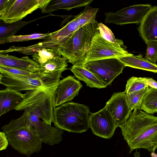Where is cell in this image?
Segmentation results:
<instances>
[{"label": "cell", "mask_w": 157, "mask_h": 157, "mask_svg": "<svg viewBox=\"0 0 157 157\" xmlns=\"http://www.w3.org/2000/svg\"><path fill=\"white\" fill-rule=\"evenodd\" d=\"M119 127L130 153L140 148L154 153L157 148V117L137 107Z\"/></svg>", "instance_id": "1"}, {"label": "cell", "mask_w": 157, "mask_h": 157, "mask_svg": "<svg viewBox=\"0 0 157 157\" xmlns=\"http://www.w3.org/2000/svg\"><path fill=\"white\" fill-rule=\"evenodd\" d=\"M11 147L28 157L40 151L42 142L34 128L27 123L26 111L2 128Z\"/></svg>", "instance_id": "2"}, {"label": "cell", "mask_w": 157, "mask_h": 157, "mask_svg": "<svg viewBox=\"0 0 157 157\" xmlns=\"http://www.w3.org/2000/svg\"><path fill=\"white\" fill-rule=\"evenodd\" d=\"M95 20L78 29L63 44L58 46L63 57L73 65L83 66L86 53L94 37L99 33Z\"/></svg>", "instance_id": "3"}, {"label": "cell", "mask_w": 157, "mask_h": 157, "mask_svg": "<svg viewBox=\"0 0 157 157\" xmlns=\"http://www.w3.org/2000/svg\"><path fill=\"white\" fill-rule=\"evenodd\" d=\"M90 113L88 106L67 102L56 107L52 122L55 127L63 130L81 133L89 128Z\"/></svg>", "instance_id": "4"}, {"label": "cell", "mask_w": 157, "mask_h": 157, "mask_svg": "<svg viewBox=\"0 0 157 157\" xmlns=\"http://www.w3.org/2000/svg\"><path fill=\"white\" fill-rule=\"evenodd\" d=\"M59 83L27 91L25 94V99L15 110L21 111L27 108H37L40 118L44 123L51 125L56 107V91Z\"/></svg>", "instance_id": "5"}, {"label": "cell", "mask_w": 157, "mask_h": 157, "mask_svg": "<svg viewBox=\"0 0 157 157\" xmlns=\"http://www.w3.org/2000/svg\"><path fill=\"white\" fill-rule=\"evenodd\" d=\"M123 47L104 39L99 33L93 38L87 51L83 65L88 62L130 55Z\"/></svg>", "instance_id": "6"}, {"label": "cell", "mask_w": 157, "mask_h": 157, "mask_svg": "<svg viewBox=\"0 0 157 157\" xmlns=\"http://www.w3.org/2000/svg\"><path fill=\"white\" fill-rule=\"evenodd\" d=\"M99 9L88 6L61 29L51 33L49 38L58 46L64 44L78 29L95 20Z\"/></svg>", "instance_id": "7"}, {"label": "cell", "mask_w": 157, "mask_h": 157, "mask_svg": "<svg viewBox=\"0 0 157 157\" xmlns=\"http://www.w3.org/2000/svg\"><path fill=\"white\" fill-rule=\"evenodd\" d=\"M83 66L93 73L106 87L110 85L126 67L117 58L88 62Z\"/></svg>", "instance_id": "8"}, {"label": "cell", "mask_w": 157, "mask_h": 157, "mask_svg": "<svg viewBox=\"0 0 157 157\" xmlns=\"http://www.w3.org/2000/svg\"><path fill=\"white\" fill-rule=\"evenodd\" d=\"M50 0H12L9 6L0 12V20L6 23L21 21L38 8L41 10Z\"/></svg>", "instance_id": "9"}, {"label": "cell", "mask_w": 157, "mask_h": 157, "mask_svg": "<svg viewBox=\"0 0 157 157\" xmlns=\"http://www.w3.org/2000/svg\"><path fill=\"white\" fill-rule=\"evenodd\" d=\"M24 110L28 123L34 128L42 143L52 146L62 141L63 130L42 121L37 108H27Z\"/></svg>", "instance_id": "10"}, {"label": "cell", "mask_w": 157, "mask_h": 157, "mask_svg": "<svg viewBox=\"0 0 157 157\" xmlns=\"http://www.w3.org/2000/svg\"><path fill=\"white\" fill-rule=\"evenodd\" d=\"M151 7L150 4H139L124 8L115 12H105L104 21L105 23L118 25L140 23Z\"/></svg>", "instance_id": "11"}, {"label": "cell", "mask_w": 157, "mask_h": 157, "mask_svg": "<svg viewBox=\"0 0 157 157\" xmlns=\"http://www.w3.org/2000/svg\"><path fill=\"white\" fill-rule=\"evenodd\" d=\"M89 126L93 134L107 139L113 136L118 127L105 107L96 113H90Z\"/></svg>", "instance_id": "12"}, {"label": "cell", "mask_w": 157, "mask_h": 157, "mask_svg": "<svg viewBox=\"0 0 157 157\" xmlns=\"http://www.w3.org/2000/svg\"><path fill=\"white\" fill-rule=\"evenodd\" d=\"M67 59L63 57L55 58L40 64L38 75L45 85L58 83L61 74L68 69Z\"/></svg>", "instance_id": "13"}, {"label": "cell", "mask_w": 157, "mask_h": 157, "mask_svg": "<svg viewBox=\"0 0 157 157\" xmlns=\"http://www.w3.org/2000/svg\"><path fill=\"white\" fill-rule=\"evenodd\" d=\"M0 83L6 88L18 92L33 90L47 86L44 85L40 78L5 72H0Z\"/></svg>", "instance_id": "14"}, {"label": "cell", "mask_w": 157, "mask_h": 157, "mask_svg": "<svg viewBox=\"0 0 157 157\" xmlns=\"http://www.w3.org/2000/svg\"><path fill=\"white\" fill-rule=\"evenodd\" d=\"M118 125L127 120L131 113L125 91L114 93L105 107Z\"/></svg>", "instance_id": "15"}, {"label": "cell", "mask_w": 157, "mask_h": 157, "mask_svg": "<svg viewBox=\"0 0 157 157\" xmlns=\"http://www.w3.org/2000/svg\"><path fill=\"white\" fill-rule=\"evenodd\" d=\"M82 86L80 82L72 76L60 80L56 91V106L72 100L78 95Z\"/></svg>", "instance_id": "16"}, {"label": "cell", "mask_w": 157, "mask_h": 157, "mask_svg": "<svg viewBox=\"0 0 157 157\" xmlns=\"http://www.w3.org/2000/svg\"><path fill=\"white\" fill-rule=\"evenodd\" d=\"M138 30L146 44L157 42V6H151L146 13L140 23Z\"/></svg>", "instance_id": "17"}, {"label": "cell", "mask_w": 157, "mask_h": 157, "mask_svg": "<svg viewBox=\"0 0 157 157\" xmlns=\"http://www.w3.org/2000/svg\"><path fill=\"white\" fill-rule=\"evenodd\" d=\"M0 65L37 73L40 64L27 56L20 58L7 54L0 53Z\"/></svg>", "instance_id": "18"}, {"label": "cell", "mask_w": 157, "mask_h": 157, "mask_svg": "<svg viewBox=\"0 0 157 157\" xmlns=\"http://www.w3.org/2000/svg\"><path fill=\"white\" fill-rule=\"evenodd\" d=\"M25 94L6 88L0 90V116L15 109L25 99Z\"/></svg>", "instance_id": "19"}, {"label": "cell", "mask_w": 157, "mask_h": 157, "mask_svg": "<svg viewBox=\"0 0 157 157\" xmlns=\"http://www.w3.org/2000/svg\"><path fill=\"white\" fill-rule=\"evenodd\" d=\"M93 0H50L43 9L42 13H50L59 9L70 10L74 8H78L89 6Z\"/></svg>", "instance_id": "20"}, {"label": "cell", "mask_w": 157, "mask_h": 157, "mask_svg": "<svg viewBox=\"0 0 157 157\" xmlns=\"http://www.w3.org/2000/svg\"><path fill=\"white\" fill-rule=\"evenodd\" d=\"M118 59L126 67L157 73V64L153 63L143 58L140 55L134 56L131 54L129 55Z\"/></svg>", "instance_id": "21"}, {"label": "cell", "mask_w": 157, "mask_h": 157, "mask_svg": "<svg viewBox=\"0 0 157 157\" xmlns=\"http://www.w3.org/2000/svg\"><path fill=\"white\" fill-rule=\"evenodd\" d=\"M78 79L84 81L90 87L101 88L106 87L91 72L83 66L73 65L70 69Z\"/></svg>", "instance_id": "22"}, {"label": "cell", "mask_w": 157, "mask_h": 157, "mask_svg": "<svg viewBox=\"0 0 157 157\" xmlns=\"http://www.w3.org/2000/svg\"><path fill=\"white\" fill-rule=\"evenodd\" d=\"M58 46L49 39L42 42L27 47H18L13 45L6 49L1 50L0 53L5 54L12 52H17L25 55H33L43 48Z\"/></svg>", "instance_id": "23"}, {"label": "cell", "mask_w": 157, "mask_h": 157, "mask_svg": "<svg viewBox=\"0 0 157 157\" xmlns=\"http://www.w3.org/2000/svg\"><path fill=\"white\" fill-rule=\"evenodd\" d=\"M41 18V17L28 21L21 20L10 24L6 23L2 21V22L0 21V44H4L7 38L14 35L24 26Z\"/></svg>", "instance_id": "24"}, {"label": "cell", "mask_w": 157, "mask_h": 157, "mask_svg": "<svg viewBox=\"0 0 157 157\" xmlns=\"http://www.w3.org/2000/svg\"><path fill=\"white\" fill-rule=\"evenodd\" d=\"M140 109L151 114L157 113V89L149 87Z\"/></svg>", "instance_id": "25"}, {"label": "cell", "mask_w": 157, "mask_h": 157, "mask_svg": "<svg viewBox=\"0 0 157 157\" xmlns=\"http://www.w3.org/2000/svg\"><path fill=\"white\" fill-rule=\"evenodd\" d=\"M60 50L58 47L43 48L32 55L35 61L39 64L55 58L61 57Z\"/></svg>", "instance_id": "26"}, {"label": "cell", "mask_w": 157, "mask_h": 157, "mask_svg": "<svg viewBox=\"0 0 157 157\" xmlns=\"http://www.w3.org/2000/svg\"><path fill=\"white\" fill-rule=\"evenodd\" d=\"M149 86L139 91L131 94H126V98L130 110L140 107Z\"/></svg>", "instance_id": "27"}, {"label": "cell", "mask_w": 157, "mask_h": 157, "mask_svg": "<svg viewBox=\"0 0 157 157\" xmlns=\"http://www.w3.org/2000/svg\"><path fill=\"white\" fill-rule=\"evenodd\" d=\"M51 33H33L27 35H13L9 37L5 42L6 43L22 42L36 39H48L50 38Z\"/></svg>", "instance_id": "28"}, {"label": "cell", "mask_w": 157, "mask_h": 157, "mask_svg": "<svg viewBox=\"0 0 157 157\" xmlns=\"http://www.w3.org/2000/svg\"><path fill=\"white\" fill-rule=\"evenodd\" d=\"M148 86L139 77L132 76L127 81L125 92L128 94L142 90Z\"/></svg>", "instance_id": "29"}, {"label": "cell", "mask_w": 157, "mask_h": 157, "mask_svg": "<svg viewBox=\"0 0 157 157\" xmlns=\"http://www.w3.org/2000/svg\"><path fill=\"white\" fill-rule=\"evenodd\" d=\"M99 33L106 40L115 43L123 47H126L123 41L116 39L111 29L103 24L100 23L98 24Z\"/></svg>", "instance_id": "30"}, {"label": "cell", "mask_w": 157, "mask_h": 157, "mask_svg": "<svg viewBox=\"0 0 157 157\" xmlns=\"http://www.w3.org/2000/svg\"><path fill=\"white\" fill-rule=\"evenodd\" d=\"M0 72H5L13 75L40 78L37 72H32L21 69L0 65Z\"/></svg>", "instance_id": "31"}, {"label": "cell", "mask_w": 157, "mask_h": 157, "mask_svg": "<svg viewBox=\"0 0 157 157\" xmlns=\"http://www.w3.org/2000/svg\"><path fill=\"white\" fill-rule=\"evenodd\" d=\"M145 59L151 63L156 64L157 60V42L152 41L146 44Z\"/></svg>", "instance_id": "32"}, {"label": "cell", "mask_w": 157, "mask_h": 157, "mask_svg": "<svg viewBox=\"0 0 157 157\" xmlns=\"http://www.w3.org/2000/svg\"><path fill=\"white\" fill-rule=\"evenodd\" d=\"M9 143L5 134L3 132H0V151L5 150Z\"/></svg>", "instance_id": "33"}, {"label": "cell", "mask_w": 157, "mask_h": 157, "mask_svg": "<svg viewBox=\"0 0 157 157\" xmlns=\"http://www.w3.org/2000/svg\"><path fill=\"white\" fill-rule=\"evenodd\" d=\"M140 79L145 82L149 87L157 89V81L152 78L149 77H139Z\"/></svg>", "instance_id": "34"}, {"label": "cell", "mask_w": 157, "mask_h": 157, "mask_svg": "<svg viewBox=\"0 0 157 157\" xmlns=\"http://www.w3.org/2000/svg\"><path fill=\"white\" fill-rule=\"evenodd\" d=\"M12 0H0V12L5 9L10 5Z\"/></svg>", "instance_id": "35"}, {"label": "cell", "mask_w": 157, "mask_h": 157, "mask_svg": "<svg viewBox=\"0 0 157 157\" xmlns=\"http://www.w3.org/2000/svg\"><path fill=\"white\" fill-rule=\"evenodd\" d=\"M135 157H140V153L139 152H136L134 154Z\"/></svg>", "instance_id": "36"}, {"label": "cell", "mask_w": 157, "mask_h": 157, "mask_svg": "<svg viewBox=\"0 0 157 157\" xmlns=\"http://www.w3.org/2000/svg\"></svg>", "instance_id": "37"}]
</instances>
